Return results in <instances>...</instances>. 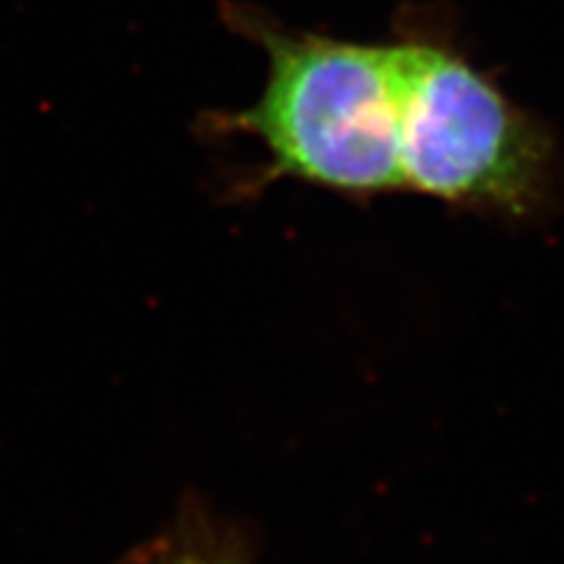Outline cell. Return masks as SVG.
Returning a JSON list of instances; mask_svg holds the SVG:
<instances>
[{
    "instance_id": "1",
    "label": "cell",
    "mask_w": 564,
    "mask_h": 564,
    "mask_svg": "<svg viewBox=\"0 0 564 564\" xmlns=\"http://www.w3.org/2000/svg\"><path fill=\"white\" fill-rule=\"evenodd\" d=\"M223 13L230 30L267 53V82L251 108L212 116V129L257 139L270 158L264 181L291 178L345 196L403 192L390 42L288 30L238 3H225Z\"/></svg>"
},
{
    "instance_id": "2",
    "label": "cell",
    "mask_w": 564,
    "mask_h": 564,
    "mask_svg": "<svg viewBox=\"0 0 564 564\" xmlns=\"http://www.w3.org/2000/svg\"><path fill=\"white\" fill-rule=\"evenodd\" d=\"M387 42L403 192L499 215L544 207L556 178L546 126L476 68L440 19H400Z\"/></svg>"
},
{
    "instance_id": "3",
    "label": "cell",
    "mask_w": 564,
    "mask_h": 564,
    "mask_svg": "<svg viewBox=\"0 0 564 564\" xmlns=\"http://www.w3.org/2000/svg\"><path fill=\"white\" fill-rule=\"evenodd\" d=\"M158 564H243L230 544H215V541L183 539L162 554Z\"/></svg>"
}]
</instances>
